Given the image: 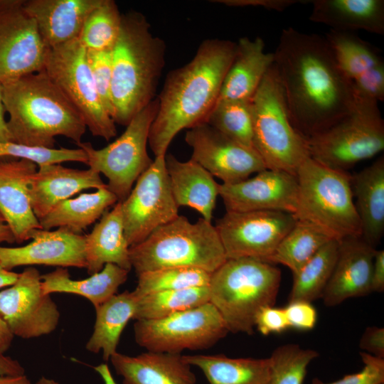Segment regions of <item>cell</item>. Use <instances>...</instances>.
I'll list each match as a JSON object with an SVG mask.
<instances>
[{"label":"cell","instance_id":"cell-1","mask_svg":"<svg viewBox=\"0 0 384 384\" xmlns=\"http://www.w3.org/2000/svg\"><path fill=\"white\" fill-rule=\"evenodd\" d=\"M273 53L291 120L305 139L353 110L357 97L352 81L338 67L325 38L289 27Z\"/></svg>","mask_w":384,"mask_h":384},{"label":"cell","instance_id":"cell-2","mask_svg":"<svg viewBox=\"0 0 384 384\" xmlns=\"http://www.w3.org/2000/svg\"><path fill=\"white\" fill-rule=\"evenodd\" d=\"M236 48L237 43L229 40L206 39L188 63L168 73L149 135L155 157L166 155L179 132L205 122L218 100Z\"/></svg>","mask_w":384,"mask_h":384},{"label":"cell","instance_id":"cell-3","mask_svg":"<svg viewBox=\"0 0 384 384\" xmlns=\"http://www.w3.org/2000/svg\"><path fill=\"white\" fill-rule=\"evenodd\" d=\"M2 97L11 142L46 149L58 136L82 142V117L44 69L3 84Z\"/></svg>","mask_w":384,"mask_h":384},{"label":"cell","instance_id":"cell-4","mask_svg":"<svg viewBox=\"0 0 384 384\" xmlns=\"http://www.w3.org/2000/svg\"><path fill=\"white\" fill-rule=\"evenodd\" d=\"M166 45L151 32L146 16L122 14L120 32L112 50V119L127 126L153 100L165 66Z\"/></svg>","mask_w":384,"mask_h":384},{"label":"cell","instance_id":"cell-5","mask_svg":"<svg viewBox=\"0 0 384 384\" xmlns=\"http://www.w3.org/2000/svg\"><path fill=\"white\" fill-rule=\"evenodd\" d=\"M281 282L274 265L251 258L227 259L210 274L209 302L229 332L254 333L260 309L274 306Z\"/></svg>","mask_w":384,"mask_h":384},{"label":"cell","instance_id":"cell-6","mask_svg":"<svg viewBox=\"0 0 384 384\" xmlns=\"http://www.w3.org/2000/svg\"><path fill=\"white\" fill-rule=\"evenodd\" d=\"M135 272L165 267H193L213 273L227 260L217 230L203 218L195 223L178 215L142 242L129 247Z\"/></svg>","mask_w":384,"mask_h":384},{"label":"cell","instance_id":"cell-7","mask_svg":"<svg viewBox=\"0 0 384 384\" xmlns=\"http://www.w3.org/2000/svg\"><path fill=\"white\" fill-rule=\"evenodd\" d=\"M297 220L304 221L331 240L361 236L353 202L351 176L308 157L298 168Z\"/></svg>","mask_w":384,"mask_h":384},{"label":"cell","instance_id":"cell-8","mask_svg":"<svg viewBox=\"0 0 384 384\" xmlns=\"http://www.w3.org/2000/svg\"><path fill=\"white\" fill-rule=\"evenodd\" d=\"M253 143L267 169L296 176L309 157L306 139L294 126L273 64L251 99Z\"/></svg>","mask_w":384,"mask_h":384},{"label":"cell","instance_id":"cell-9","mask_svg":"<svg viewBox=\"0 0 384 384\" xmlns=\"http://www.w3.org/2000/svg\"><path fill=\"white\" fill-rule=\"evenodd\" d=\"M356 97L350 113L306 139L311 159L329 168L347 171L358 162L383 150L384 121L378 102Z\"/></svg>","mask_w":384,"mask_h":384},{"label":"cell","instance_id":"cell-10","mask_svg":"<svg viewBox=\"0 0 384 384\" xmlns=\"http://www.w3.org/2000/svg\"><path fill=\"white\" fill-rule=\"evenodd\" d=\"M158 105L155 98L131 119L117 139L102 149H96L90 142L76 144L86 154V165L108 179L107 186L118 202L128 196L154 161L147 152V144Z\"/></svg>","mask_w":384,"mask_h":384},{"label":"cell","instance_id":"cell-11","mask_svg":"<svg viewBox=\"0 0 384 384\" xmlns=\"http://www.w3.org/2000/svg\"><path fill=\"white\" fill-rule=\"evenodd\" d=\"M44 70L82 117L95 137L107 141L117 135L115 123L97 92L79 38L48 49Z\"/></svg>","mask_w":384,"mask_h":384},{"label":"cell","instance_id":"cell-12","mask_svg":"<svg viewBox=\"0 0 384 384\" xmlns=\"http://www.w3.org/2000/svg\"><path fill=\"white\" fill-rule=\"evenodd\" d=\"M228 332L210 302L161 319L137 320L134 324L136 343L147 351L159 353L207 349Z\"/></svg>","mask_w":384,"mask_h":384},{"label":"cell","instance_id":"cell-13","mask_svg":"<svg viewBox=\"0 0 384 384\" xmlns=\"http://www.w3.org/2000/svg\"><path fill=\"white\" fill-rule=\"evenodd\" d=\"M165 156L155 157L137 180L128 196L119 202L124 235L129 247L142 242L158 228L178 215Z\"/></svg>","mask_w":384,"mask_h":384},{"label":"cell","instance_id":"cell-14","mask_svg":"<svg viewBox=\"0 0 384 384\" xmlns=\"http://www.w3.org/2000/svg\"><path fill=\"white\" fill-rule=\"evenodd\" d=\"M296 221L293 214L282 211H226L215 228L227 259L251 258L269 263Z\"/></svg>","mask_w":384,"mask_h":384},{"label":"cell","instance_id":"cell-15","mask_svg":"<svg viewBox=\"0 0 384 384\" xmlns=\"http://www.w3.org/2000/svg\"><path fill=\"white\" fill-rule=\"evenodd\" d=\"M48 49L24 0H0V82L43 70Z\"/></svg>","mask_w":384,"mask_h":384},{"label":"cell","instance_id":"cell-16","mask_svg":"<svg viewBox=\"0 0 384 384\" xmlns=\"http://www.w3.org/2000/svg\"><path fill=\"white\" fill-rule=\"evenodd\" d=\"M0 316L14 336L32 338L55 331L60 314L50 294L43 292L38 270L28 267L0 291Z\"/></svg>","mask_w":384,"mask_h":384},{"label":"cell","instance_id":"cell-17","mask_svg":"<svg viewBox=\"0 0 384 384\" xmlns=\"http://www.w3.org/2000/svg\"><path fill=\"white\" fill-rule=\"evenodd\" d=\"M185 141L192 149L191 159L223 183H234L267 169L255 149L247 147L206 122L188 129Z\"/></svg>","mask_w":384,"mask_h":384},{"label":"cell","instance_id":"cell-18","mask_svg":"<svg viewBox=\"0 0 384 384\" xmlns=\"http://www.w3.org/2000/svg\"><path fill=\"white\" fill-rule=\"evenodd\" d=\"M234 183H221L219 196L226 211L276 210L294 214L297 205L296 176L266 169Z\"/></svg>","mask_w":384,"mask_h":384},{"label":"cell","instance_id":"cell-19","mask_svg":"<svg viewBox=\"0 0 384 384\" xmlns=\"http://www.w3.org/2000/svg\"><path fill=\"white\" fill-rule=\"evenodd\" d=\"M31 239L21 247L0 245V265L7 270L36 265L86 268L85 235L58 228L36 230Z\"/></svg>","mask_w":384,"mask_h":384},{"label":"cell","instance_id":"cell-20","mask_svg":"<svg viewBox=\"0 0 384 384\" xmlns=\"http://www.w3.org/2000/svg\"><path fill=\"white\" fill-rule=\"evenodd\" d=\"M38 169L34 162L13 157H0V212L10 227L15 241L31 239L42 229L31 207L29 185Z\"/></svg>","mask_w":384,"mask_h":384},{"label":"cell","instance_id":"cell-21","mask_svg":"<svg viewBox=\"0 0 384 384\" xmlns=\"http://www.w3.org/2000/svg\"><path fill=\"white\" fill-rule=\"evenodd\" d=\"M375 250L361 236L347 237L338 242L336 262L321 296L326 306H336L347 299L372 292Z\"/></svg>","mask_w":384,"mask_h":384},{"label":"cell","instance_id":"cell-22","mask_svg":"<svg viewBox=\"0 0 384 384\" xmlns=\"http://www.w3.org/2000/svg\"><path fill=\"white\" fill-rule=\"evenodd\" d=\"M105 186L100 174L90 168L73 169L60 164L40 165L29 185L31 207L39 220L58 203L80 191Z\"/></svg>","mask_w":384,"mask_h":384},{"label":"cell","instance_id":"cell-23","mask_svg":"<svg viewBox=\"0 0 384 384\" xmlns=\"http://www.w3.org/2000/svg\"><path fill=\"white\" fill-rule=\"evenodd\" d=\"M102 0H24L48 48L78 38L90 13Z\"/></svg>","mask_w":384,"mask_h":384},{"label":"cell","instance_id":"cell-24","mask_svg":"<svg viewBox=\"0 0 384 384\" xmlns=\"http://www.w3.org/2000/svg\"><path fill=\"white\" fill-rule=\"evenodd\" d=\"M123 384H196L195 374L181 353L147 351L137 356L117 351L110 358Z\"/></svg>","mask_w":384,"mask_h":384},{"label":"cell","instance_id":"cell-25","mask_svg":"<svg viewBox=\"0 0 384 384\" xmlns=\"http://www.w3.org/2000/svg\"><path fill=\"white\" fill-rule=\"evenodd\" d=\"M274 61V53L265 51L262 38H240L217 102L251 100Z\"/></svg>","mask_w":384,"mask_h":384},{"label":"cell","instance_id":"cell-26","mask_svg":"<svg viewBox=\"0 0 384 384\" xmlns=\"http://www.w3.org/2000/svg\"><path fill=\"white\" fill-rule=\"evenodd\" d=\"M165 161L171 192L178 207L193 208L201 218L211 222L220 184L207 170L191 159L181 161L169 154L165 156Z\"/></svg>","mask_w":384,"mask_h":384},{"label":"cell","instance_id":"cell-27","mask_svg":"<svg viewBox=\"0 0 384 384\" xmlns=\"http://www.w3.org/2000/svg\"><path fill=\"white\" fill-rule=\"evenodd\" d=\"M85 260L90 275L110 263L129 271L132 269L119 202L111 210L105 211L92 231L85 235Z\"/></svg>","mask_w":384,"mask_h":384},{"label":"cell","instance_id":"cell-28","mask_svg":"<svg viewBox=\"0 0 384 384\" xmlns=\"http://www.w3.org/2000/svg\"><path fill=\"white\" fill-rule=\"evenodd\" d=\"M309 19L331 30L384 33L383 0H313Z\"/></svg>","mask_w":384,"mask_h":384},{"label":"cell","instance_id":"cell-29","mask_svg":"<svg viewBox=\"0 0 384 384\" xmlns=\"http://www.w3.org/2000/svg\"><path fill=\"white\" fill-rule=\"evenodd\" d=\"M351 185L360 219L361 238L375 248L384 233V158H378L353 177Z\"/></svg>","mask_w":384,"mask_h":384},{"label":"cell","instance_id":"cell-30","mask_svg":"<svg viewBox=\"0 0 384 384\" xmlns=\"http://www.w3.org/2000/svg\"><path fill=\"white\" fill-rule=\"evenodd\" d=\"M129 272L110 263L86 279L75 280L70 278L66 268L57 267L41 275V288L46 294L70 293L83 297L95 308L116 294L118 288L127 279Z\"/></svg>","mask_w":384,"mask_h":384},{"label":"cell","instance_id":"cell-31","mask_svg":"<svg viewBox=\"0 0 384 384\" xmlns=\"http://www.w3.org/2000/svg\"><path fill=\"white\" fill-rule=\"evenodd\" d=\"M137 297L125 291L114 294L105 302L95 307L96 320L93 332L87 341L86 349L94 353L102 352L105 361L117 352L121 334L136 311Z\"/></svg>","mask_w":384,"mask_h":384},{"label":"cell","instance_id":"cell-32","mask_svg":"<svg viewBox=\"0 0 384 384\" xmlns=\"http://www.w3.org/2000/svg\"><path fill=\"white\" fill-rule=\"evenodd\" d=\"M190 365L200 368L208 384H269V358H230L218 355H183Z\"/></svg>","mask_w":384,"mask_h":384},{"label":"cell","instance_id":"cell-33","mask_svg":"<svg viewBox=\"0 0 384 384\" xmlns=\"http://www.w3.org/2000/svg\"><path fill=\"white\" fill-rule=\"evenodd\" d=\"M118 202L107 186L82 193L63 201L39 220L42 229L65 228L76 234L100 219L106 210Z\"/></svg>","mask_w":384,"mask_h":384},{"label":"cell","instance_id":"cell-34","mask_svg":"<svg viewBox=\"0 0 384 384\" xmlns=\"http://www.w3.org/2000/svg\"><path fill=\"white\" fill-rule=\"evenodd\" d=\"M325 38L338 67L351 81L384 63L378 48L351 32L331 30Z\"/></svg>","mask_w":384,"mask_h":384},{"label":"cell","instance_id":"cell-35","mask_svg":"<svg viewBox=\"0 0 384 384\" xmlns=\"http://www.w3.org/2000/svg\"><path fill=\"white\" fill-rule=\"evenodd\" d=\"M338 252V241L326 243L294 276L289 302H312L321 298L331 277Z\"/></svg>","mask_w":384,"mask_h":384},{"label":"cell","instance_id":"cell-36","mask_svg":"<svg viewBox=\"0 0 384 384\" xmlns=\"http://www.w3.org/2000/svg\"><path fill=\"white\" fill-rule=\"evenodd\" d=\"M330 240L331 239L309 223L297 220L271 256L269 263L284 265L294 275Z\"/></svg>","mask_w":384,"mask_h":384},{"label":"cell","instance_id":"cell-37","mask_svg":"<svg viewBox=\"0 0 384 384\" xmlns=\"http://www.w3.org/2000/svg\"><path fill=\"white\" fill-rule=\"evenodd\" d=\"M137 297L133 318L136 321L164 318L209 302L208 287L162 291Z\"/></svg>","mask_w":384,"mask_h":384},{"label":"cell","instance_id":"cell-38","mask_svg":"<svg viewBox=\"0 0 384 384\" xmlns=\"http://www.w3.org/2000/svg\"><path fill=\"white\" fill-rule=\"evenodd\" d=\"M122 18L114 1L102 0L87 16L78 38L86 50H112L120 32Z\"/></svg>","mask_w":384,"mask_h":384},{"label":"cell","instance_id":"cell-39","mask_svg":"<svg viewBox=\"0 0 384 384\" xmlns=\"http://www.w3.org/2000/svg\"><path fill=\"white\" fill-rule=\"evenodd\" d=\"M204 122L234 141L255 149L251 100L217 102Z\"/></svg>","mask_w":384,"mask_h":384},{"label":"cell","instance_id":"cell-40","mask_svg":"<svg viewBox=\"0 0 384 384\" xmlns=\"http://www.w3.org/2000/svg\"><path fill=\"white\" fill-rule=\"evenodd\" d=\"M210 274L201 269L185 267L147 271L137 275V285L134 292L142 296L162 291L208 287Z\"/></svg>","mask_w":384,"mask_h":384},{"label":"cell","instance_id":"cell-41","mask_svg":"<svg viewBox=\"0 0 384 384\" xmlns=\"http://www.w3.org/2000/svg\"><path fill=\"white\" fill-rule=\"evenodd\" d=\"M319 353L289 343L277 347L269 357V384H303L307 366Z\"/></svg>","mask_w":384,"mask_h":384},{"label":"cell","instance_id":"cell-42","mask_svg":"<svg viewBox=\"0 0 384 384\" xmlns=\"http://www.w3.org/2000/svg\"><path fill=\"white\" fill-rule=\"evenodd\" d=\"M7 156L30 160L38 166L77 161L87 164V158L80 149H46L31 147L13 142H0V157Z\"/></svg>","mask_w":384,"mask_h":384},{"label":"cell","instance_id":"cell-43","mask_svg":"<svg viewBox=\"0 0 384 384\" xmlns=\"http://www.w3.org/2000/svg\"><path fill=\"white\" fill-rule=\"evenodd\" d=\"M112 50H86V58L102 104L112 119L114 108L111 94Z\"/></svg>","mask_w":384,"mask_h":384},{"label":"cell","instance_id":"cell-44","mask_svg":"<svg viewBox=\"0 0 384 384\" xmlns=\"http://www.w3.org/2000/svg\"><path fill=\"white\" fill-rule=\"evenodd\" d=\"M364 364L361 371L345 375L341 379L325 383L315 378L311 384H382L384 383V358L366 352L360 353Z\"/></svg>","mask_w":384,"mask_h":384},{"label":"cell","instance_id":"cell-45","mask_svg":"<svg viewBox=\"0 0 384 384\" xmlns=\"http://www.w3.org/2000/svg\"><path fill=\"white\" fill-rule=\"evenodd\" d=\"M356 96L377 102L384 100V63L364 72L352 80Z\"/></svg>","mask_w":384,"mask_h":384},{"label":"cell","instance_id":"cell-46","mask_svg":"<svg viewBox=\"0 0 384 384\" xmlns=\"http://www.w3.org/2000/svg\"><path fill=\"white\" fill-rule=\"evenodd\" d=\"M284 309L289 328L300 331H309L314 328L317 321V312L311 302H289Z\"/></svg>","mask_w":384,"mask_h":384},{"label":"cell","instance_id":"cell-47","mask_svg":"<svg viewBox=\"0 0 384 384\" xmlns=\"http://www.w3.org/2000/svg\"><path fill=\"white\" fill-rule=\"evenodd\" d=\"M255 327L264 336L286 331L289 327L284 307L266 306L261 308L256 315Z\"/></svg>","mask_w":384,"mask_h":384},{"label":"cell","instance_id":"cell-48","mask_svg":"<svg viewBox=\"0 0 384 384\" xmlns=\"http://www.w3.org/2000/svg\"><path fill=\"white\" fill-rule=\"evenodd\" d=\"M359 347L373 356L384 358V329L370 326L363 334Z\"/></svg>","mask_w":384,"mask_h":384},{"label":"cell","instance_id":"cell-49","mask_svg":"<svg viewBox=\"0 0 384 384\" xmlns=\"http://www.w3.org/2000/svg\"><path fill=\"white\" fill-rule=\"evenodd\" d=\"M213 2L220 3L228 6L244 7H262L266 9L282 11L287 8L301 2L297 0H216Z\"/></svg>","mask_w":384,"mask_h":384},{"label":"cell","instance_id":"cell-50","mask_svg":"<svg viewBox=\"0 0 384 384\" xmlns=\"http://www.w3.org/2000/svg\"><path fill=\"white\" fill-rule=\"evenodd\" d=\"M384 291V250H376L374 255L372 274L371 292Z\"/></svg>","mask_w":384,"mask_h":384},{"label":"cell","instance_id":"cell-51","mask_svg":"<svg viewBox=\"0 0 384 384\" xmlns=\"http://www.w3.org/2000/svg\"><path fill=\"white\" fill-rule=\"evenodd\" d=\"M25 374V369L20 363L0 353V377Z\"/></svg>","mask_w":384,"mask_h":384},{"label":"cell","instance_id":"cell-52","mask_svg":"<svg viewBox=\"0 0 384 384\" xmlns=\"http://www.w3.org/2000/svg\"><path fill=\"white\" fill-rule=\"evenodd\" d=\"M14 334L11 333L6 323L0 316V353H4L11 346L14 339Z\"/></svg>","mask_w":384,"mask_h":384},{"label":"cell","instance_id":"cell-53","mask_svg":"<svg viewBox=\"0 0 384 384\" xmlns=\"http://www.w3.org/2000/svg\"><path fill=\"white\" fill-rule=\"evenodd\" d=\"M5 113L2 97V84L0 82V142H11V137L5 119Z\"/></svg>","mask_w":384,"mask_h":384},{"label":"cell","instance_id":"cell-54","mask_svg":"<svg viewBox=\"0 0 384 384\" xmlns=\"http://www.w3.org/2000/svg\"><path fill=\"white\" fill-rule=\"evenodd\" d=\"M16 242L14 234L7 224L4 217L0 212V242Z\"/></svg>","mask_w":384,"mask_h":384},{"label":"cell","instance_id":"cell-55","mask_svg":"<svg viewBox=\"0 0 384 384\" xmlns=\"http://www.w3.org/2000/svg\"><path fill=\"white\" fill-rule=\"evenodd\" d=\"M19 276V273L7 270L0 265V289L9 287L14 284Z\"/></svg>","mask_w":384,"mask_h":384},{"label":"cell","instance_id":"cell-56","mask_svg":"<svg viewBox=\"0 0 384 384\" xmlns=\"http://www.w3.org/2000/svg\"><path fill=\"white\" fill-rule=\"evenodd\" d=\"M94 369L101 376L105 384H117L107 364H100L95 366Z\"/></svg>","mask_w":384,"mask_h":384},{"label":"cell","instance_id":"cell-57","mask_svg":"<svg viewBox=\"0 0 384 384\" xmlns=\"http://www.w3.org/2000/svg\"><path fill=\"white\" fill-rule=\"evenodd\" d=\"M0 384H32L27 376L23 375H7L0 377Z\"/></svg>","mask_w":384,"mask_h":384},{"label":"cell","instance_id":"cell-58","mask_svg":"<svg viewBox=\"0 0 384 384\" xmlns=\"http://www.w3.org/2000/svg\"><path fill=\"white\" fill-rule=\"evenodd\" d=\"M36 384H58L55 380L42 376Z\"/></svg>","mask_w":384,"mask_h":384},{"label":"cell","instance_id":"cell-59","mask_svg":"<svg viewBox=\"0 0 384 384\" xmlns=\"http://www.w3.org/2000/svg\"><path fill=\"white\" fill-rule=\"evenodd\" d=\"M382 384H383V383H382Z\"/></svg>","mask_w":384,"mask_h":384}]
</instances>
